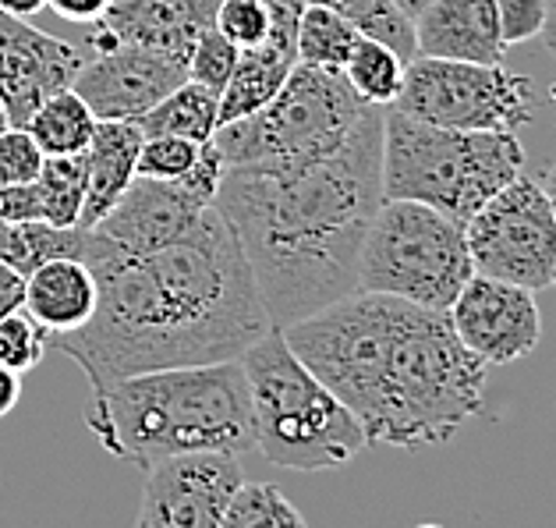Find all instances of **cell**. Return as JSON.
Instances as JSON below:
<instances>
[{
    "label": "cell",
    "mask_w": 556,
    "mask_h": 528,
    "mask_svg": "<svg viewBox=\"0 0 556 528\" xmlns=\"http://www.w3.org/2000/svg\"><path fill=\"white\" fill-rule=\"evenodd\" d=\"M0 128H8V117H4V111H0Z\"/></svg>",
    "instance_id": "b9f144b4"
},
{
    "label": "cell",
    "mask_w": 556,
    "mask_h": 528,
    "mask_svg": "<svg viewBox=\"0 0 556 528\" xmlns=\"http://www.w3.org/2000/svg\"><path fill=\"white\" fill-rule=\"evenodd\" d=\"M383 206V106L333 156L298 171L224 167L216 210L245 249L274 327L358 291V255Z\"/></svg>",
    "instance_id": "7a4b0ae2"
},
{
    "label": "cell",
    "mask_w": 556,
    "mask_h": 528,
    "mask_svg": "<svg viewBox=\"0 0 556 528\" xmlns=\"http://www.w3.org/2000/svg\"><path fill=\"white\" fill-rule=\"evenodd\" d=\"M142 128L135 121H100L86 149V202L78 227H97L139 174Z\"/></svg>",
    "instance_id": "d6986e66"
},
{
    "label": "cell",
    "mask_w": 556,
    "mask_h": 528,
    "mask_svg": "<svg viewBox=\"0 0 556 528\" xmlns=\"http://www.w3.org/2000/svg\"><path fill=\"white\" fill-rule=\"evenodd\" d=\"M43 167V149L18 125L0 128V185H33Z\"/></svg>",
    "instance_id": "1f68e13d"
},
{
    "label": "cell",
    "mask_w": 556,
    "mask_h": 528,
    "mask_svg": "<svg viewBox=\"0 0 556 528\" xmlns=\"http://www.w3.org/2000/svg\"><path fill=\"white\" fill-rule=\"evenodd\" d=\"M358 39H362V33L337 15V11L319 8V4H305L302 22H298V64L344 72V64Z\"/></svg>",
    "instance_id": "d4e9b609"
},
{
    "label": "cell",
    "mask_w": 556,
    "mask_h": 528,
    "mask_svg": "<svg viewBox=\"0 0 556 528\" xmlns=\"http://www.w3.org/2000/svg\"><path fill=\"white\" fill-rule=\"evenodd\" d=\"M114 0H47V8L53 15H61L64 22H97Z\"/></svg>",
    "instance_id": "e575fe53"
},
{
    "label": "cell",
    "mask_w": 556,
    "mask_h": 528,
    "mask_svg": "<svg viewBox=\"0 0 556 528\" xmlns=\"http://www.w3.org/2000/svg\"><path fill=\"white\" fill-rule=\"evenodd\" d=\"M415 53L451 61H504V36H500L496 0H429L412 18Z\"/></svg>",
    "instance_id": "e0dca14e"
},
{
    "label": "cell",
    "mask_w": 556,
    "mask_h": 528,
    "mask_svg": "<svg viewBox=\"0 0 556 528\" xmlns=\"http://www.w3.org/2000/svg\"><path fill=\"white\" fill-rule=\"evenodd\" d=\"M86 252V227H53L47 221H0V263H8L15 274L29 277L36 266H43L61 255Z\"/></svg>",
    "instance_id": "ffe728a7"
},
{
    "label": "cell",
    "mask_w": 556,
    "mask_h": 528,
    "mask_svg": "<svg viewBox=\"0 0 556 528\" xmlns=\"http://www.w3.org/2000/svg\"><path fill=\"white\" fill-rule=\"evenodd\" d=\"M238 53L241 50L213 25V29L199 36V43L192 47V53H188V78L213 92H224L230 75H235Z\"/></svg>",
    "instance_id": "f546056e"
},
{
    "label": "cell",
    "mask_w": 556,
    "mask_h": 528,
    "mask_svg": "<svg viewBox=\"0 0 556 528\" xmlns=\"http://www.w3.org/2000/svg\"><path fill=\"white\" fill-rule=\"evenodd\" d=\"M496 18L504 47H518L542 36L546 25V0H496Z\"/></svg>",
    "instance_id": "d6a6232c"
},
{
    "label": "cell",
    "mask_w": 556,
    "mask_h": 528,
    "mask_svg": "<svg viewBox=\"0 0 556 528\" xmlns=\"http://www.w3.org/2000/svg\"><path fill=\"white\" fill-rule=\"evenodd\" d=\"M47 348H50V330L25 313V309L0 316V365L25 376L43 362Z\"/></svg>",
    "instance_id": "83f0119b"
},
{
    "label": "cell",
    "mask_w": 556,
    "mask_h": 528,
    "mask_svg": "<svg viewBox=\"0 0 556 528\" xmlns=\"http://www.w3.org/2000/svg\"><path fill=\"white\" fill-rule=\"evenodd\" d=\"M305 514L298 511L274 482H241L230 496L220 528H302Z\"/></svg>",
    "instance_id": "4316f807"
},
{
    "label": "cell",
    "mask_w": 556,
    "mask_h": 528,
    "mask_svg": "<svg viewBox=\"0 0 556 528\" xmlns=\"http://www.w3.org/2000/svg\"><path fill=\"white\" fill-rule=\"evenodd\" d=\"M43 8H47V0H0V11L18 15V18H36Z\"/></svg>",
    "instance_id": "74e56055"
},
{
    "label": "cell",
    "mask_w": 556,
    "mask_h": 528,
    "mask_svg": "<svg viewBox=\"0 0 556 528\" xmlns=\"http://www.w3.org/2000/svg\"><path fill=\"white\" fill-rule=\"evenodd\" d=\"M33 185L39 196V221L53 227H78L86 202V153L43 156V167Z\"/></svg>",
    "instance_id": "cb8c5ba5"
},
{
    "label": "cell",
    "mask_w": 556,
    "mask_h": 528,
    "mask_svg": "<svg viewBox=\"0 0 556 528\" xmlns=\"http://www.w3.org/2000/svg\"><path fill=\"white\" fill-rule=\"evenodd\" d=\"M369 111L341 72L298 64L266 106L213 135L224 167L298 171L333 156Z\"/></svg>",
    "instance_id": "52a82bcc"
},
{
    "label": "cell",
    "mask_w": 556,
    "mask_h": 528,
    "mask_svg": "<svg viewBox=\"0 0 556 528\" xmlns=\"http://www.w3.org/2000/svg\"><path fill=\"white\" fill-rule=\"evenodd\" d=\"M97 125L100 117L92 114V106L75 89H61L39 103V111L25 121V131L43 149V156H72L86 153Z\"/></svg>",
    "instance_id": "7402d4cb"
},
{
    "label": "cell",
    "mask_w": 556,
    "mask_h": 528,
    "mask_svg": "<svg viewBox=\"0 0 556 528\" xmlns=\"http://www.w3.org/2000/svg\"><path fill=\"white\" fill-rule=\"evenodd\" d=\"M404 72H408V61H404L401 50H393L383 39H369L362 36L351 58L344 64V78L348 86L358 92L365 103L372 106H393L404 89Z\"/></svg>",
    "instance_id": "603a6c76"
},
{
    "label": "cell",
    "mask_w": 556,
    "mask_h": 528,
    "mask_svg": "<svg viewBox=\"0 0 556 528\" xmlns=\"http://www.w3.org/2000/svg\"><path fill=\"white\" fill-rule=\"evenodd\" d=\"M549 100H553V106H556V86L549 89Z\"/></svg>",
    "instance_id": "7bdbcfd3"
},
{
    "label": "cell",
    "mask_w": 556,
    "mask_h": 528,
    "mask_svg": "<svg viewBox=\"0 0 556 528\" xmlns=\"http://www.w3.org/2000/svg\"><path fill=\"white\" fill-rule=\"evenodd\" d=\"M206 142L181 139V135H146L139 149V174L142 178H181L195 167V160Z\"/></svg>",
    "instance_id": "4dcf8cb0"
},
{
    "label": "cell",
    "mask_w": 556,
    "mask_h": 528,
    "mask_svg": "<svg viewBox=\"0 0 556 528\" xmlns=\"http://www.w3.org/2000/svg\"><path fill=\"white\" fill-rule=\"evenodd\" d=\"M305 4L337 11V15L355 25L362 36L383 39L393 50H401L404 58L415 53V25L401 11L397 0H305Z\"/></svg>",
    "instance_id": "484cf974"
},
{
    "label": "cell",
    "mask_w": 556,
    "mask_h": 528,
    "mask_svg": "<svg viewBox=\"0 0 556 528\" xmlns=\"http://www.w3.org/2000/svg\"><path fill=\"white\" fill-rule=\"evenodd\" d=\"M397 4H401V11H404V15H408V18H415L418 11H422V8L429 4V0H397Z\"/></svg>",
    "instance_id": "60d3db41"
},
{
    "label": "cell",
    "mask_w": 556,
    "mask_h": 528,
    "mask_svg": "<svg viewBox=\"0 0 556 528\" xmlns=\"http://www.w3.org/2000/svg\"><path fill=\"white\" fill-rule=\"evenodd\" d=\"M86 426L106 454L149 472L192 451H255L252 390L241 359L174 365L97 390Z\"/></svg>",
    "instance_id": "3957f363"
},
{
    "label": "cell",
    "mask_w": 556,
    "mask_h": 528,
    "mask_svg": "<svg viewBox=\"0 0 556 528\" xmlns=\"http://www.w3.org/2000/svg\"><path fill=\"white\" fill-rule=\"evenodd\" d=\"M86 58L75 43L36 29L29 18L0 11V111L8 125L25 128L39 103L72 89Z\"/></svg>",
    "instance_id": "5bb4252c"
},
{
    "label": "cell",
    "mask_w": 556,
    "mask_h": 528,
    "mask_svg": "<svg viewBox=\"0 0 556 528\" xmlns=\"http://www.w3.org/2000/svg\"><path fill=\"white\" fill-rule=\"evenodd\" d=\"M393 111L465 131H521L535 121V89L500 64L451 61L418 53L404 72Z\"/></svg>",
    "instance_id": "9c48e42d"
},
{
    "label": "cell",
    "mask_w": 556,
    "mask_h": 528,
    "mask_svg": "<svg viewBox=\"0 0 556 528\" xmlns=\"http://www.w3.org/2000/svg\"><path fill=\"white\" fill-rule=\"evenodd\" d=\"M18 401H22V373L0 365V418L15 412Z\"/></svg>",
    "instance_id": "8d00e7d4"
},
{
    "label": "cell",
    "mask_w": 556,
    "mask_h": 528,
    "mask_svg": "<svg viewBox=\"0 0 556 528\" xmlns=\"http://www.w3.org/2000/svg\"><path fill=\"white\" fill-rule=\"evenodd\" d=\"M181 83H188V61L153 47L121 43L92 53L72 89L100 121H139Z\"/></svg>",
    "instance_id": "9a60e30c"
},
{
    "label": "cell",
    "mask_w": 556,
    "mask_h": 528,
    "mask_svg": "<svg viewBox=\"0 0 556 528\" xmlns=\"http://www.w3.org/2000/svg\"><path fill=\"white\" fill-rule=\"evenodd\" d=\"M25 302V277L15 274L8 263H0V316L15 313Z\"/></svg>",
    "instance_id": "d590c367"
},
{
    "label": "cell",
    "mask_w": 556,
    "mask_h": 528,
    "mask_svg": "<svg viewBox=\"0 0 556 528\" xmlns=\"http://www.w3.org/2000/svg\"><path fill=\"white\" fill-rule=\"evenodd\" d=\"M255 412V451L269 465L323 472L351 462L369 440L351 408L294 355L288 334L269 327L241 355Z\"/></svg>",
    "instance_id": "5b68a950"
},
{
    "label": "cell",
    "mask_w": 556,
    "mask_h": 528,
    "mask_svg": "<svg viewBox=\"0 0 556 528\" xmlns=\"http://www.w3.org/2000/svg\"><path fill=\"white\" fill-rule=\"evenodd\" d=\"M238 454L192 451L164 457L146 472L142 507L135 514L139 528H220L238 493Z\"/></svg>",
    "instance_id": "7c38bea8"
},
{
    "label": "cell",
    "mask_w": 556,
    "mask_h": 528,
    "mask_svg": "<svg viewBox=\"0 0 556 528\" xmlns=\"http://www.w3.org/2000/svg\"><path fill=\"white\" fill-rule=\"evenodd\" d=\"M485 373L490 365L460 341L451 316L401 298L372 408L362 418L365 440L397 451L446 443L482 412Z\"/></svg>",
    "instance_id": "277c9868"
},
{
    "label": "cell",
    "mask_w": 556,
    "mask_h": 528,
    "mask_svg": "<svg viewBox=\"0 0 556 528\" xmlns=\"http://www.w3.org/2000/svg\"><path fill=\"white\" fill-rule=\"evenodd\" d=\"M216 29L238 50L260 47L274 33V4L269 0H220V8H216Z\"/></svg>",
    "instance_id": "f1b7e54d"
},
{
    "label": "cell",
    "mask_w": 556,
    "mask_h": 528,
    "mask_svg": "<svg viewBox=\"0 0 556 528\" xmlns=\"http://www.w3.org/2000/svg\"><path fill=\"white\" fill-rule=\"evenodd\" d=\"M542 43L556 58V0H546V25H542Z\"/></svg>",
    "instance_id": "f35d334b"
},
{
    "label": "cell",
    "mask_w": 556,
    "mask_h": 528,
    "mask_svg": "<svg viewBox=\"0 0 556 528\" xmlns=\"http://www.w3.org/2000/svg\"><path fill=\"white\" fill-rule=\"evenodd\" d=\"M224 178V156L210 139L202 146L195 167L181 178H142L125 188V196L114 202V210L103 216L97 231L106 246L128 255H146L185 238L199 224V216L216 202V188Z\"/></svg>",
    "instance_id": "8fae6325"
},
{
    "label": "cell",
    "mask_w": 556,
    "mask_h": 528,
    "mask_svg": "<svg viewBox=\"0 0 556 528\" xmlns=\"http://www.w3.org/2000/svg\"><path fill=\"white\" fill-rule=\"evenodd\" d=\"M220 0H114L92 22L89 47L92 53L121 43L153 47L188 61L199 36L216 25Z\"/></svg>",
    "instance_id": "2e32d148"
},
{
    "label": "cell",
    "mask_w": 556,
    "mask_h": 528,
    "mask_svg": "<svg viewBox=\"0 0 556 528\" xmlns=\"http://www.w3.org/2000/svg\"><path fill=\"white\" fill-rule=\"evenodd\" d=\"M135 125L142 128V135H181V139L192 142H210L220 128V92L188 78Z\"/></svg>",
    "instance_id": "44dd1931"
},
{
    "label": "cell",
    "mask_w": 556,
    "mask_h": 528,
    "mask_svg": "<svg viewBox=\"0 0 556 528\" xmlns=\"http://www.w3.org/2000/svg\"><path fill=\"white\" fill-rule=\"evenodd\" d=\"M446 316L460 341L485 365H510L532 355L542 337L535 291L485 274H471Z\"/></svg>",
    "instance_id": "4fadbf2b"
},
{
    "label": "cell",
    "mask_w": 556,
    "mask_h": 528,
    "mask_svg": "<svg viewBox=\"0 0 556 528\" xmlns=\"http://www.w3.org/2000/svg\"><path fill=\"white\" fill-rule=\"evenodd\" d=\"M475 274L546 291L556 284V216L535 178L518 174L465 224Z\"/></svg>",
    "instance_id": "30bf717a"
},
{
    "label": "cell",
    "mask_w": 556,
    "mask_h": 528,
    "mask_svg": "<svg viewBox=\"0 0 556 528\" xmlns=\"http://www.w3.org/2000/svg\"><path fill=\"white\" fill-rule=\"evenodd\" d=\"M465 224L415 199H383L358 255V291L446 309L471 280Z\"/></svg>",
    "instance_id": "ba28073f"
},
{
    "label": "cell",
    "mask_w": 556,
    "mask_h": 528,
    "mask_svg": "<svg viewBox=\"0 0 556 528\" xmlns=\"http://www.w3.org/2000/svg\"><path fill=\"white\" fill-rule=\"evenodd\" d=\"M539 185H542V192H546V199H549V206H553V216H556V160L553 164L542 171V178H539Z\"/></svg>",
    "instance_id": "ab89813d"
},
{
    "label": "cell",
    "mask_w": 556,
    "mask_h": 528,
    "mask_svg": "<svg viewBox=\"0 0 556 528\" xmlns=\"http://www.w3.org/2000/svg\"><path fill=\"white\" fill-rule=\"evenodd\" d=\"M525 171L518 131H465L383 111V199H415L468 224Z\"/></svg>",
    "instance_id": "8992f818"
},
{
    "label": "cell",
    "mask_w": 556,
    "mask_h": 528,
    "mask_svg": "<svg viewBox=\"0 0 556 528\" xmlns=\"http://www.w3.org/2000/svg\"><path fill=\"white\" fill-rule=\"evenodd\" d=\"M100 284L86 260L78 255H61L43 266H36L25 277V302L22 309L50 330V337L72 334L86 327L97 313Z\"/></svg>",
    "instance_id": "ac0fdd59"
},
{
    "label": "cell",
    "mask_w": 556,
    "mask_h": 528,
    "mask_svg": "<svg viewBox=\"0 0 556 528\" xmlns=\"http://www.w3.org/2000/svg\"><path fill=\"white\" fill-rule=\"evenodd\" d=\"M83 260L97 274V313L50 337L97 390L128 376L241 359L274 327L245 249L216 210L170 246L128 255L86 231Z\"/></svg>",
    "instance_id": "6da1fadb"
},
{
    "label": "cell",
    "mask_w": 556,
    "mask_h": 528,
    "mask_svg": "<svg viewBox=\"0 0 556 528\" xmlns=\"http://www.w3.org/2000/svg\"><path fill=\"white\" fill-rule=\"evenodd\" d=\"M36 185H0V221H36Z\"/></svg>",
    "instance_id": "836d02e7"
}]
</instances>
